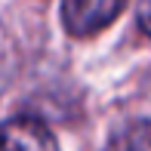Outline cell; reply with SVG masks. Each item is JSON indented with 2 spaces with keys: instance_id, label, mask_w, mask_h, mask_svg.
<instances>
[{
  "instance_id": "2",
  "label": "cell",
  "mask_w": 151,
  "mask_h": 151,
  "mask_svg": "<svg viewBox=\"0 0 151 151\" xmlns=\"http://www.w3.org/2000/svg\"><path fill=\"white\" fill-rule=\"evenodd\" d=\"M0 151H59V142L37 117H9L0 123Z\"/></svg>"
},
{
  "instance_id": "1",
  "label": "cell",
  "mask_w": 151,
  "mask_h": 151,
  "mask_svg": "<svg viewBox=\"0 0 151 151\" xmlns=\"http://www.w3.org/2000/svg\"><path fill=\"white\" fill-rule=\"evenodd\" d=\"M127 3L129 0H62V25L77 40L96 37L127 9Z\"/></svg>"
},
{
  "instance_id": "4",
  "label": "cell",
  "mask_w": 151,
  "mask_h": 151,
  "mask_svg": "<svg viewBox=\"0 0 151 151\" xmlns=\"http://www.w3.org/2000/svg\"><path fill=\"white\" fill-rule=\"evenodd\" d=\"M139 28L151 37V0H142V6H139Z\"/></svg>"
},
{
  "instance_id": "3",
  "label": "cell",
  "mask_w": 151,
  "mask_h": 151,
  "mask_svg": "<svg viewBox=\"0 0 151 151\" xmlns=\"http://www.w3.org/2000/svg\"><path fill=\"white\" fill-rule=\"evenodd\" d=\"M117 151H151V123H139L123 136Z\"/></svg>"
}]
</instances>
